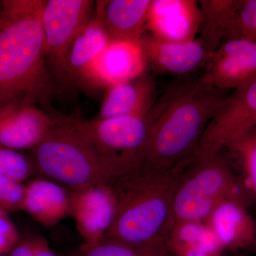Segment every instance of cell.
Listing matches in <instances>:
<instances>
[{"mask_svg": "<svg viewBox=\"0 0 256 256\" xmlns=\"http://www.w3.org/2000/svg\"><path fill=\"white\" fill-rule=\"evenodd\" d=\"M181 172L137 168L110 178L107 184L116 197V212L102 240L153 256H171L176 228L173 203Z\"/></svg>", "mask_w": 256, "mask_h": 256, "instance_id": "cell-1", "label": "cell"}, {"mask_svg": "<svg viewBox=\"0 0 256 256\" xmlns=\"http://www.w3.org/2000/svg\"><path fill=\"white\" fill-rule=\"evenodd\" d=\"M229 95L198 80L170 89L150 112L149 134L138 168L182 170L196 156L208 124Z\"/></svg>", "mask_w": 256, "mask_h": 256, "instance_id": "cell-2", "label": "cell"}, {"mask_svg": "<svg viewBox=\"0 0 256 256\" xmlns=\"http://www.w3.org/2000/svg\"><path fill=\"white\" fill-rule=\"evenodd\" d=\"M42 0L2 2L0 108L13 104L50 106L54 87L46 68Z\"/></svg>", "mask_w": 256, "mask_h": 256, "instance_id": "cell-3", "label": "cell"}, {"mask_svg": "<svg viewBox=\"0 0 256 256\" xmlns=\"http://www.w3.org/2000/svg\"><path fill=\"white\" fill-rule=\"evenodd\" d=\"M226 152L197 154L182 170L173 203L176 232L210 218L224 202L246 203V191Z\"/></svg>", "mask_w": 256, "mask_h": 256, "instance_id": "cell-4", "label": "cell"}, {"mask_svg": "<svg viewBox=\"0 0 256 256\" xmlns=\"http://www.w3.org/2000/svg\"><path fill=\"white\" fill-rule=\"evenodd\" d=\"M31 160L38 174L72 190L106 184L111 178L100 156L66 117L55 118L43 140L32 150Z\"/></svg>", "mask_w": 256, "mask_h": 256, "instance_id": "cell-5", "label": "cell"}, {"mask_svg": "<svg viewBox=\"0 0 256 256\" xmlns=\"http://www.w3.org/2000/svg\"><path fill=\"white\" fill-rule=\"evenodd\" d=\"M149 114L102 120L66 119L98 154L112 178L138 168L149 134Z\"/></svg>", "mask_w": 256, "mask_h": 256, "instance_id": "cell-6", "label": "cell"}, {"mask_svg": "<svg viewBox=\"0 0 256 256\" xmlns=\"http://www.w3.org/2000/svg\"><path fill=\"white\" fill-rule=\"evenodd\" d=\"M256 128V79L228 96L208 124L196 154L226 149Z\"/></svg>", "mask_w": 256, "mask_h": 256, "instance_id": "cell-7", "label": "cell"}, {"mask_svg": "<svg viewBox=\"0 0 256 256\" xmlns=\"http://www.w3.org/2000/svg\"><path fill=\"white\" fill-rule=\"evenodd\" d=\"M96 2L47 0L44 4L42 26L46 57L57 70L77 35L90 21Z\"/></svg>", "mask_w": 256, "mask_h": 256, "instance_id": "cell-8", "label": "cell"}, {"mask_svg": "<svg viewBox=\"0 0 256 256\" xmlns=\"http://www.w3.org/2000/svg\"><path fill=\"white\" fill-rule=\"evenodd\" d=\"M198 82L228 90H238L256 79V41L230 36L225 38L206 64Z\"/></svg>", "mask_w": 256, "mask_h": 256, "instance_id": "cell-9", "label": "cell"}, {"mask_svg": "<svg viewBox=\"0 0 256 256\" xmlns=\"http://www.w3.org/2000/svg\"><path fill=\"white\" fill-rule=\"evenodd\" d=\"M148 63L141 41H111L88 67L80 82L98 88L108 89L144 76Z\"/></svg>", "mask_w": 256, "mask_h": 256, "instance_id": "cell-10", "label": "cell"}, {"mask_svg": "<svg viewBox=\"0 0 256 256\" xmlns=\"http://www.w3.org/2000/svg\"><path fill=\"white\" fill-rule=\"evenodd\" d=\"M70 215L85 246H94L102 242L114 222L116 197L107 184L72 190Z\"/></svg>", "mask_w": 256, "mask_h": 256, "instance_id": "cell-11", "label": "cell"}, {"mask_svg": "<svg viewBox=\"0 0 256 256\" xmlns=\"http://www.w3.org/2000/svg\"><path fill=\"white\" fill-rule=\"evenodd\" d=\"M202 15L195 0H152L148 12L146 30L159 40L175 43L196 40Z\"/></svg>", "mask_w": 256, "mask_h": 256, "instance_id": "cell-12", "label": "cell"}, {"mask_svg": "<svg viewBox=\"0 0 256 256\" xmlns=\"http://www.w3.org/2000/svg\"><path fill=\"white\" fill-rule=\"evenodd\" d=\"M35 104H13L0 108V148L33 150L54 124Z\"/></svg>", "mask_w": 256, "mask_h": 256, "instance_id": "cell-13", "label": "cell"}, {"mask_svg": "<svg viewBox=\"0 0 256 256\" xmlns=\"http://www.w3.org/2000/svg\"><path fill=\"white\" fill-rule=\"evenodd\" d=\"M152 1H97L96 18L105 28L111 41H141L146 30L148 12Z\"/></svg>", "mask_w": 256, "mask_h": 256, "instance_id": "cell-14", "label": "cell"}, {"mask_svg": "<svg viewBox=\"0 0 256 256\" xmlns=\"http://www.w3.org/2000/svg\"><path fill=\"white\" fill-rule=\"evenodd\" d=\"M146 60L160 72L174 75L191 73L207 63L208 56L200 40L175 43L152 35L141 40Z\"/></svg>", "mask_w": 256, "mask_h": 256, "instance_id": "cell-15", "label": "cell"}, {"mask_svg": "<svg viewBox=\"0 0 256 256\" xmlns=\"http://www.w3.org/2000/svg\"><path fill=\"white\" fill-rule=\"evenodd\" d=\"M156 86L151 76L130 80L108 89L96 120L124 117L146 116L154 105Z\"/></svg>", "mask_w": 256, "mask_h": 256, "instance_id": "cell-16", "label": "cell"}, {"mask_svg": "<svg viewBox=\"0 0 256 256\" xmlns=\"http://www.w3.org/2000/svg\"><path fill=\"white\" fill-rule=\"evenodd\" d=\"M70 196L64 186L43 178L26 186L22 210L44 226H54L70 215Z\"/></svg>", "mask_w": 256, "mask_h": 256, "instance_id": "cell-17", "label": "cell"}, {"mask_svg": "<svg viewBox=\"0 0 256 256\" xmlns=\"http://www.w3.org/2000/svg\"><path fill=\"white\" fill-rule=\"evenodd\" d=\"M110 42L100 22L96 16L92 18L72 42L58 73L70 84L79 82L88 67L104 52Z\"/></svg>", "mask_w": 256, "mask_h": 256, "instance_id": "cell-18", "label": "cell"}, {"mask_svg": "<svg viewBox=\"0 0 256 256\" xmlns=\"http://www.w3.org/2000/svg\"><path fill=\"white\" fill-rule=\"evenodd\" d=\"M215 233L220 242L228 246H244L256 237V226L244 205L227 201L220 205L212 216Z\"/></svg>", "mask_w": 256, "mask_h": 256, "instance_id": "cell-19", "label": "cell"}, {"mask_svg": "<svg viewBox=\"0 0 256 256\" xmlns=\"http://www.w3.org/2000/svg\"><path fill=\"white\" fill-rule=\"evenodd\" d=\"M200 2L202 22L198 40L208 58L228 35L238 0H204Z\"/></svg>", "mask_w": 256, "mask_h": 256, "instance_id": "cell-20", "label": "cell"}, {"mask_svg": "<svg viewBox=\"0 0 256 256\" xmlns=\"http://www.w3.org/2000/svg\"><path fill=\"white\" fill-rule=\"evenodd\" d=\"M34 166L28 158L14 150L0 148V175L22 183L33 174Z\"/></svg>", "mask_w": 256, "mask_h": 256, "instance_id": "cell-21", "label": "cell"}, {"mask_svg": "<svg viewBox=\"0 0 256 256\" xmlns=\"http://www.w3.org/2000/svg\"><path fill=\"white\" fill-rule=\"evenodd\" d=\"M230 36L256 41V0H238L226 38Z\"/></svg>", "mask_w": 256, "mask_h": 256, "instance_id": "cell-22", "label": "cell"}, {"mask_svg": "<svg viewBox=\"0 0 256 256\" xmlns=\"http://www.w3.org/2000/svg\"><path fill=\"white\" fill-rule=\"evenodd\" d=\"M242 162L256 195V128L226 148Z\"/></svg>", "mask_w": 256, "mask_h": 256, "instance_id": "cell-23", "label": "cell"}, {"mask_svg": "<svg viewBox=\"0 0 256 256\" xmlns=\"http://www.w3.org/2000/svg\"><path fill=\"white\" fill-rule=\"evenodd\" d=\"M26 186L0 175V210L6 212L22 210Z\"/></svg>", "mask_w": 256, "mask_h": 256, "instance_id": "cell-24", "label": "cell"}, {"mask_svg": "<svg viewBox=\"0 0 256 256\" xmlns=\"http://www.w3.org/2000/svg\"><path fill=\"white\" fill-rule=\"evenodd\" d=\"M82 256H153L121 242L102 240L94 246L82 248Z\"/></svg>", "mask_w": 256, "mask_h": 256, "instance_id": "cell-25", "label": "cell"}, {"mask_svg": "<svg viewBox=\"0 0 256 256\" xmlns=\"http://www.w3.org/2000/svg\"><path fill=\"white\" fill-rule=\"evenodd\" d=\"M20 240L18 230L8 212L0 210V255H5Z\"/></svg>", "mask_w": 256, "mask_h": 256, "instance_id": "cell-26", "label": "cell"}, {"mask_svg": "<svg viewBox=\"0 0 256 256\" xmlns=\"http://www.w3.org/2000/svg\"><path fill=\"white\" fill-rule=\"evenodd\" d=\"M4 256H37L32 238L18 240V244Z\"/></svg>", "mask_w": 256, "mask_h": 256, "instance_id": "cell-27", "label": "cell"}, {"mask_svg": "<svg viewBox=\"0 0 256 256\" xmlns=\"http://www.w3.org/2000/svg\"><path fill=\"white\" fill-rule=\"evenodd\" d=\"M34 248L37 256H58L50 249L46 239L37 236L32 238Z\"/></svg>", "mask_w": 256, "mask_h": 256, "instance_id": "cell-28", "label": "cell"}, {"mask_svg": "<svg viewBox=\"0 0 256 256\" xmlns=\"http://www.w3.org/2000/svg\"><path fill=\"white\" fill-rule=\"evenodd\" d=\"M3 20V14L2 12L1 8H0V26H1L2 22Z\"/></svg>", "mask_w": 256, "mask_h": 256, "instance_id": "cell-29", "label": "cell"}]
</instances>
